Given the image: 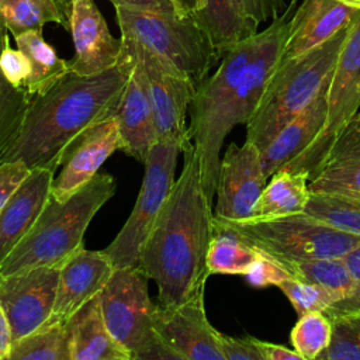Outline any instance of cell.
<instances>
[{"label":"cell","instance_id":"6da1fadb","mask_svg":"<svg viewBox=\"0 0 360 360\" xmlns=\"http://www.w3.org/2000/svg\"><path fill=\"white\" fill-rule=\"evenodd\" d=\"M184 153L179 179L149 231L139 269L156 283L162 307L179 305L204 292L210 277L207 255L214 235V211L202 187L198 155Z\"/></svg>","mask_w":360,"mask_h":360},{"label":"cell","instance_id":"7a4b0ae2","mask_svg":"<svg viewBox=\"0 0 360 360\" xmlns=\"http://www.w3.org/2000/svg\"><path fill=\"white\" fill-rule=\"evenodd\" d=\"M132 68L134 59L121 51L115 66L90 76L69 72L46 93L35 96L1 162L22 160L31 170L55 173L84 131L115 114Z\"/></svg>","mask_w":360,"mask_h":360},{"label":"cell","instance_id":"3957f363","mask_svg":"<svg viewBox=\"0 0 360 360\" xmlns=\"http://www.w3.org/2000/svg\"><path fill=\"white\" fill-rule=\"evenodd\" d=\"M121 37L170 62L198 87L221 59L195 15L174 0H110Z\"/></svg>","mask_w":360,"mask_h":360},{"label":"cell","instance_id":"277c9868","mask_svg":"<svg viewBox=\"0 0 360 360\" xmlns=\"http://www.w3.org/2000/svg\"><path fill=\"white\" fill-rule=\"evenodd\" d=\"M115 190L117 183L110 173H97L68 200L51 197L35 225L0 266V277L38 266L60 267L84 248L89 224Z\"/></svg>","mask_w":360,"mask_h":360},{"label":"cell","instance_id":"5b68a950","mask_svg":"<svg viewBox=\"0 0 360 360\" xmlns=\"http://www.w3.org/2000/svg\"><path fill=\"white\" fill-rule=\"evenodd\" d=\"M346 34L347 27L302 55L280 59L253 117L246 124V141L262 152L281 128L304 110L329 80Z\"/></svg>","mask_w":360,"mask_h":360},{"label":"cell","instance_id":"8992f818","mask_svg":"<svg viewBox=\"0 0 360 360\" xmlns=\"http://www.w3.org/2000/svg\"><path fill=\"white\" fill-rule=\"evenodd\" d=\"M259 45V31L229 48L214 72L195 90L190 104L188 132L200 159L202 187L212 202L218 173L219 152L226 138L224 118L239 82Z\"/></svg>","mask_w":360,"mask_h":360},{"label":"cell","instance_id":"52a82bcc","mask_svg":"<svg viewBox=\"0 0 360 360\" xmlns=\"http://www.w3.org/2000/svg\"><path fill=\"white\" fill-rule=\"evenodd\" d=\"M214 222L277 262L342 257L360 243V236L335 229L307 212L243 221L214 217Z\"/></svg>","mask_w":360,"mask_h":360},{"label":"cell","instance_id":"ba28073f","mask_svg":"<svg viewBox=\"0 0 360 360\" xmlns=\"http://www.w3.org/2000/svg\"><path fill=\"white\" fill-rule=\"evenodd\" d=\"M148 280L139 267L115 269L98 294L104 322L131 360H177L156 333L158 304L149 297Z\"/></svg>","mask_w":360,"mask_h":360},{"label":"cell","instance_id":"9c48e42d","mask_svg":"<svg viewBox=\"0 0 360 360\" xmlns=\"http://www.w3.org/2000/svg\"><path fill=\"white\" fill-rule=\"evenodd\" d=\"M328 114L321 132L285 167L305 172L309 179L322 166L333 143L360 110V10L347 25V34L328 84Z\"/></svg>","mask_w":360,"mask_h":360},{"label":"cell","instance_id":"30bf717a","mask_svg":"<svg viewBox=\"0 0 360 360\" xmlns=\"http://www.w3.org/2000/svg\"><path fill=\"white\" fill-rule=\"evenodd\" d=\"M183 152L174 141H158L145 160V176L135 205L114 240L103 249L114 269L139 267L143 242L174 184L177 156Z\"/></svg>","mask_w":360,"mask_h":360},{"label":"cell","instance_id":"8fae6325","mask_svg":"<svg viewBox=\"0 0 360 360\" xmlns=\"http://www.w3.org/2000/svg\"><path fill=\"white\" fill-rule=\"evenodd\" d=\"M121 49L136 58L145 72L158 141H174L183 152L191 145L186 115L197 86L170 62L156 56L132 39L121 37Z\"/></svg>","mask_w":360,"mask_h":360},{"label":"cell","instance_id":"7c38bea8","mask_svg":"<svg viewBox=\"0 0 360 360\" xmlns=\"http://www.w3.org/2000/svg\"><path fill=\"white\" fill-rule=\"evenodd\" d=\"M60 267L38 266L0 277V305L8 319L13 342L42 326L56 300Z\"/></svg>","mask_w":360,"mask_h":360},{"label":"cell","instance_id":"4fadbf2b","mask_svg":"<svg viewBox=\"0 0 360 360\" xmlns=\"http://www.w3.org/2000/svg\"><path fill=\"white\" fill-rule=\"evenodd\" d=\"M155 328L162 343L177 360H224L221 332L207 318L204 292L174 307L158 304Z\"/></svg>","mask_w":360,"mask_h":360},{"label":"cell","instance_id":"5bb4252c","mask_svg":"<svg viewBox=\"0 0 360 360\" xmlns=\"http://www.w3.org/2000/svg\"><path fill=\"white\" fill-rule=\"evenodd\" d=\"M267 180L260 150L249 141L243 145L232 142L219 163L214 217L228 221L252 218L255 204Z\"/></svg>","mask_w":360,"mask_h":360},{"label":"cell","instance_id":"9a60e30c","mask_svg":"<svg viewBox=\"0 0 360 360\" xmlns=\"http://www.w3.org/2000/svg\"><path fill=\"white\" fill-rule=\"evenodd\" d=\"M122 141L115 115L84 131L70 146L63 162L62 172L52 180L51 197L65 201L84 187L97 173L101 165L115 152L121 150Z\"/></svg>","mask_w":360,"mask_h":360},{"label":"cell","instance_id":"2e32d148","mask_svg":"<svg viewBox=\"0 0 360 360\" xmlns=\"http://www.w3.org/2000/svg\"><path fill=\"white\" fill-rule=\"evenodd\" d=\"M69 31L75 45V56L68 60L72 73L97 75L118 63L121 38L112 37L94 0H72Z\"/></svg>","mask_w":360,"mask_h":360},{"label":"cell","instance_id":"e0dca14e","mask_svg":"<svg viewBox=\"0 0 360 360\" xmlns=\"http://www.w3.org/2000/svg\"><path fill=\"white\" fill-rule=\"evenodd\" d=\"M114 270L104 250L82 248L73 253L60 266L56 300L46 322L66 323L77 309L100 294Z\"/></svg>","mask_w":360,"mask_h":360},{"label":"cell","instance_id":"ac0fdd59","mask_svg":"<svg viewBox=\"0 0 360 360\" xmlns=\"http://www.w3.org/2000/svg\"><path fill=\"white\" fill-rule=\"evenodd\" d=\"M122 52L134 59V68L114 114L122 141L121 150L135 160L145 163L149 152L158 142L153 110L141 62L128 52Z\"/></svg>","mask_w":360,"mask_h":360},{"label":"cell","instance_id":"d6986e66","mask_svg":"<svg viewBox=\"0 0 360 360\" xmlns=\"http://www.w3.org/2000/svg\"><path fill=\"white\" fill-rule=\"evenodd\" d=\"M357 8L338 0H302L288 21L281 60L302 55L346 28Z\"/></svg>","mask_w":360,"mask_h":360},{"label":"cell","instance_id":"ffe728a7","mask_svg":"<svg viewBox=\"0 0 360 360\" xmlns=\"http://www.w3.org/2000/svg\"><path fill=\"white\" fill-rule=\"evenodd\" d=\"M53 172L34 169L0 211V266L35 225L51 198Z\"/></svg>","mask_w":360,"mask_h":360},{"label":"cell","instance_id":"44dd1931","mask_svg":"<svg viewBox=\"0 0 360 360\" xmlns=\"http://www.w3.org/2000/svg\"><path fill=\"white\" fill-rule=\"evenodd\" d=\"M328 84L329 80L321 87L304 110L290 120L260 152L263 172L267 179L298 156L323 128L328 114Z\"/></svg>","mask_w":360,"mask_h":360},{"label":"cell","instance_id":"7402d4cb","mask_svg":"<svg viewBox=\"0 0 360 360\" xmlns=\"http://www.w3.org/2000/svg\"><path fill=\"white\" fill-rule=\"evenodd\" d=\"M308 186L311 193L360 198V120L350 121Z\"/></svg>","mask_w":360,"mask_h":360},{"label":"cell","instance_id":"603a6c76","mask_svg":"<svg viewBox=\"0 0 360 360\" xmlns=\"http://www.w3.org/2000/svg\"><path fill=\"white\" fill-rule=\"evenodd\" d=\"M70 360H131L110 333L96 295L66 322Z\"/></svg>","mask_w":360,"mask_h":360},{"label":"cell","instance_id":"cb8c5ba5","mask_svg":"<svg viewBox=\"0 0 360 360\" xmlns=\"http://www.w3.org/2000/svg\"><path fill=\"white\" fill-rule=\"evenodd\" d=\"M308 184V173L283 166L267 180L255 204L252 218L267 219L304 212L311 195Z\"/></svg>","mask_w":360,"mask_h":360},{"label":"cell","instance_id":"d4e9b609","mask_svg":"<svg viewBox=\"0 0 360 360\" xmlns=\"http://www.w3.org/2000/svg\"><path fill=\"white\" fill-rule=\"evenodd\" d=\"M195 18L221 56L255 35L259 27L245 14L239 0H202V8Z\"/></svg>","mask_w":360,"mask_h":360},{"label":"cell","instance_id":"484cf974","mask_svg":"<svg viewBox=\"0 0 360 360\" xmlns=\"http://www.w3.org/2000/svg\"><path fill=\"white\" fill-rule=\"evenodd\" d=\"M17 48L27 56L31 73L25 90L31 97L41 96L53 87L69 72V63L60 59L55 49L44 39L42 30L25 31L14 37Z\"/></svg>","mask_w":360,"mask_h":360},{"label":"cell","instance_id":"4316f807","mask_svg":"<svg viewBox=\"0 0 360 360\" xmlns=\"http://www.w3.org/2000/svg\"><path fill=\"white\" fill-rule=\"evenodd\" d=\"M277 263L283 266L292 277L325 287L336 294L340 300L352 297L359 291V287L342 257H321Z\"/></svg>","mask_w":360,"mask_h":360},{"label":"cell","instance_id":"83f0119b","mask_svg":"<svg viewBox=\"0 0 360 360\" xmlns=\"http://www.w3.org/2000/svg\"><path fill=\"white\" fill-rule=\"evenodd\" d=\"M262 253L233 235L231 231L214 222V235L207 255V267L211 274L245 276Z\"/></svg>","mask_w":360,"mask_h":360},{"label":"cell","instance_id":"f1b7e54d","mask_svg":"<svg viewBox=\"0 0 360 360\" xmlns=\"http://www.w3.org/2000/svg\"><path fill=\"white\" fill-rule=\"evenodd\" d=\"M0 21L13 37L42 30L46 22H56L69 30V22L55 0H0Z\"/></svg>","mask_w":360,"mask_h":360},{"label":"cell","instance_id":"f546056e","mask_svg":"<svg viewBox=\"0 0 360 360\" xmlns=\"http://www.w3.org/2000/svg\"><path fill=\"white\" fill-rule=\"evenodd\" d=\"M7 41V28L0 21V53ZM32 98L25 89L13 86L0 69V162L17 139Z\"/></svg>","mask_w":360,"mask_h":360},{"label":"cell","instance_id":"4dcf8cb0","mask_svg":"<svg viewBox=\"0 0 360 360\" xmlns=\"http://www.w3.org/2000/svg\"><path fill=\"white\" fill-rule=\"evenodd\" d=\"M8 360H70L66 323H44L13 342Z\"/></svg>","mask_w":360,"mask_h":360},{"label":"cell","instance_id":"1f68e13d","mask_svg":"<svg viewBox=\"0 0 360 360\" xmlns=\"http://www.w3.org/2000/svg\"><path fill=\"white\" fill-rule=\"evenodd\" d=\"M304 212L335 229L360 236V198L311 193Z\"/></svg>","mask_w":360,"mask_h":360},{"label":"cell","instance_id":"d6a6232c","mask_svg":"<svg viewBox=\"0 0 360 360\" xmlns=\"http://www.w3.org/2000/svg\"><path fill=\"white\" fill-rule=\"evenodd\" d=\"M332 339V322L321 311L298 316L290 332V343L302 360H318Z\"/></svg>","mask_w":360,"mask_h":360},{"label":"cell","instance_id":"836d02e7","mask_svg":"<svg viewBox=\"0 0 360 360\" xmlns=\"http://www.w3.org/2000/svg\"><path fill=\"white\" fill-rule=\"evenodd\" d=\"M332 339L318 360H360V311L329 318Z\"/></svg>","mask_w":360,"mask_h":360},{"label":"cell","instance_id":"e575fe53","mask_svg":"<svg viewBox=\"0 0 360 360\" xmlns=\"http://www.w3.org/2000/svg\"><path fill=\"white\" fill-rule=\"evenodd\" d=\"M277 287L288 298L298 316L315 311L323 312L335 302L340 301V298L328 288L295 277H288L280 281Z\"/></svg>","mask_w":360,"mask_h":360},{"label":"cell","instance_id":"d590c367","mask_svg":"<svg viewBox=\"0 0 360 360\" xmlns=\"http://www.w3.org/2000/svg\"><path fill=\"white\" fill-rule=\"evenodd\" d=\"M0 69L4 77L13 86L25 89L31 73V66L27 56L18 48L13 49L10 46V41L6 42L0 53Z\"/></svg>","mask_w":360,"mask_h":360},{"label":"cell","instance_id":"8d00e7d4","mask_svg":"<svg viewBox=\"0 0 360 360\" xmlns=\"http://www.w3.org/2000/svg\"><path fill=\"white\" fill-rule=\"evenodd\" d=\"M292 277L283 266H280L274 259L262 255V257L255 263V266L245 274V278L248 284L263 288L267 285H276L288 278Z\"/></svg>","mask_w":360,"mask_h":360},{"label":"cell","instance_id":"74e56055","mask_svg":"<svg viewBox=\"0 0 360 360\" xmlns=\"http://www.w3.org/2000/svg\"><path fill=\"white\" fill-rule=\"evenodd\" d=\"M30 173L31 169L22 160H6L0 163V211Z\"/></svg>","mask_w":360,"mask_h":360},{"label":"cell","instance_id":"f35d334b","mask_svg":"<svg viewBox=\"0 0 360 360\" xmlns=\"http://www.w3.org/2000/svg\"><path fill=\"white\" fill-rule=\"evenodd\" d=\"M256 339L253 336L235 338L221 333L219 343L224 360H263Z\"/></svg>","mask_w":360,"mask_h":360},{"label":"cell","instance_id":"ab89813d","mask_svg":"<svg viewBox=\"0 0 360 360\" xmlns=\"http://www.w3.org/2000/svg\"><path fill=\"white\" fill-rule=\"evenodd\" d=\"M245 14L257 25L274 21L285 11V0H239Z\"/></svg>","mask_w":360,"mask_h":360},{"label":"cell","instance_id":"60d3db41","mask_svg":"<svg viewBox=\"0 0 360 360\" xmlns=\"http://www.w3.org/2000/svg\"><path fill=\"white\" fill-rule=\"evenodd\" d=\"M256 342L263 360H302V357L294 349L260 339H256Z\"/></svg>","mask_w":360,"mask_h":360},{"label":"cell","instance_id":"b9f144b4","mask_svg":"<svg viewBox=\"0 0 360 360\" xmlns=\"http://www.w3.org/2000/svg\"><path fill=\"white\" fill-rule=\"evenodd\" d=\"M13 346V335L8 319L0 305V360H8Z\"/></svg>","mask_w":360,"mask_h":360},{"label":"cell","instance_id":"7bdbcfd3","mask_svg":"<svg viewBox=\"0 0 360 360\" xmlns=\"http://www.w3.org/2000/svg\"><path fill=\"white\" fill-rule=\"evenodd\" d=\"M347 270L350 271L352 277L354 278L357 287L360 288V243L350 249L346 255L342 256Z\"/></svg>","mask_w":360,"mask_h":360},{"label":"cell","instance_id":"ee69618b","mask_svg":"<svg viewBox=\"0 0 360 360\" xmlns=\"http://www.w3.org/2000/svg\"><path fill=\"white\" fill-rule=\"evenodd\" d=\"M174 1L180 8H183L187 13H191L194 15L197 13H200L202 8V0H174Z\"/></svg>","mask_w":360,"mask_h":360},{"label":"cell","instance_id":"f6af8a7d","mask_svg":"<svg viewBox=\"0 0 360 360\" xmlns=\"http://www.w3.org/2000/svg\"><path fill=\"white\" fill-rule=\"evenodd\" d=\"M55 3L59 7V10L62 11V14L65 15L66 21L69 22L70 13H72V0H55Z\"/></svg>","mask_w":360,"mask_h":360},{"label":"cell","instance_id":"bcb514c9","mask_svg":"<svg viewBox=\"0 0 360 360\" xmlns=\"http://www.w3.org/2000/svg\"><path fill=\"white\" fill-rule=\"evenodd\" d=\"M338 1H340V3H343L346 6H349V7L360 10V0H338Z\"/></svg>","mask_w":360,"mask_h":360},{"label":"cell","instance_id":"7dc6e473","mask_svg":"<svg viewBox=\"0 0 360 360\" xmlns=\"http://www.w3.org/2000/svg\"><path fill=\"white\" fill-rule=\"evenodd\" d=\"M297 1H300V0H290V6L287 7V10H288V11H291V10H292V7L297 4Z\"/></svg>","mask_w":360,"mask_h":360},{"label":"cell","instance_id":"c3c4849f","mask_svg":"<svg viewBox=\"0 0 360 360\" xmlns=\"http://www.w3.org/2000/svg\"><path fill=\"white\" fill-rule=\"evenodd\" d=\"M356 118H357V120H360V110H359V112H357V115H356Z\"/></svg>","mask_w":360,"mask_h":360}]
</instances>
